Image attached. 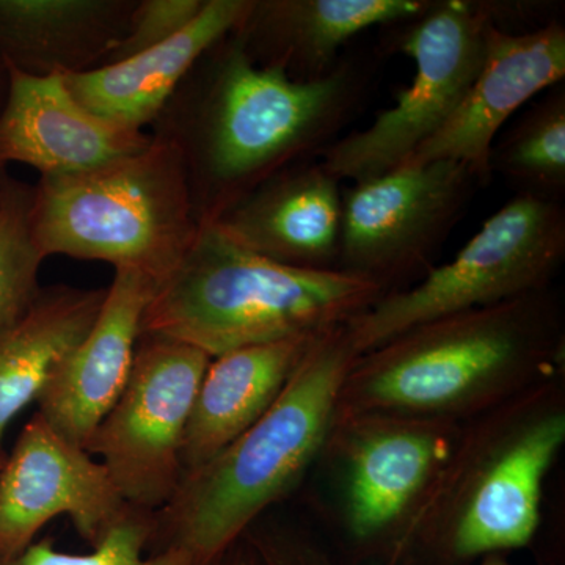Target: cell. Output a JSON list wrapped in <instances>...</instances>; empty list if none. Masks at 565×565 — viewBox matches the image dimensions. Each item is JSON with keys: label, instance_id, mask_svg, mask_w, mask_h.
Returning a JSON list of instances; mask_svg holds the SVG:
<instances>
[{"label": "cell", "instance_id": "6da1fadb", "mask_svg": "<svg viewBox=\"0 0 565 565\" xmlns=\"http://www.w3.org/2000/svg\"><path fill=\"white\" fill-rule=\"evenodd\" d=\"M359 65L294 81L252 61L234 33L204 52L148 132L180 156L200 226L221 221L275 174L315 161L359 110Z\"/></svg>", "mask_w": 565, "mask_h": 565}, {"label": "cell", "instance_id": "7a4b0ae2", "mask_svg": "<svg viewBox=\"0 0 565 565\" xmlns=\"http://www.w3.org/2000/svg\"><path fill=\"white\" fill-rule=\"evenodd\" d=\"M564 318L552 289L419 323L363 353L337 419L366 414L459 423L557 377Z\"/></svg>", "mask_w": 565, "mask_h": 565}, {"label": "cell", "instance_id": "3957f363", "mask_svg": "<svg viewBox=\"0 0 565 565\" xmlns=\"http://www.w3.org/2000/svg\"><path fill=\"white\" fill-rule=\"evenodd\" d=\"M359 359L345 323L316 338L278 399L214 459L181 478L154 514L156 550L180 546L218 565L329 446L338 397Z\"/></svg>", "mask_w": 565, "mask_h": 565}, {"label": "cell", "instance_id": "277c9868", "mask_svg": "<svg viewBox=\"0 0 565 565\" xmlns=\"http://www.w3.org/2000/svg\"><path fill=\"white\" fill-rule=\"evenodd\" d=\"M564 444L559 375L476 416L412 520L396 565H475L533 544Z\"/></svg>", "mask_w": 565, "mask_h": 565}, {"label": "cell", "instance_id": "5b68a950", "mask_svg": "<svg viewBox=\"0 0 565 565\" xmlns=\"http://www.w3.org/2000/svg\"><path fill=\"white\" fill-rule=\"evenodd\" d=\"M382 296L377 282L360 275L264 258L211 223L200 226L191 250L152 296L141 333L181 341L215 359L327 332Z\"/></svg>", "mask_w": 565, "mask_h": 565}, {"label": "cell", "instance_id": "8992f818", "mask_svg": "<svg viewBox=\"0 0 565 565\" xmlns=\"http://www.w3.org/2000/svg\"><path fill=\"white\" fill-rule=\"evenodd\" d=\"M32 225L44 258L107 263L159 286L200 232L180 156L154 137L145 150L102 169L40 177Z\"/></svg>", "mask_w": 565, "mask_h": 565}, {"label": "cell", "instance_id": "52a82bcc", "mask_svg": "<svg viewBox=\"0 0 565 565\" xmlns=\"http://www.w3.org/2000/svg\"><path fill=\"white\" fill-rule=\"evenodd\" d=\"M565 259L563 203L515 195L418 285L385 294L345 323L360 355L419 323L544 291Z\"/></svg>", "mask_w": 565, "mask_h": 565}, {"label": "cell", "instance_id": "ba28073f", "mask_svg": "<svg viewBox=\"0 0 565 565\" xmlns=\"http://www.w3.org/2000/svg\"><path fill=\"white\" fill-rule=\"evenodd\" d=\"M493 22L492 2L440 0L397 24L388 46L414 61V81L370 128L329 145L319 156L323 169L353 184L407 162L459 109L484 61L487 29Z\"/></svg>", "mask_w": 565, "mask_h": 565}, {"label": "cell", "instance_id": "9c48e42d", "mask_svg": "<svg viewBox=\"0 0 565 565\" xmlns=\"http://www.w3.org/2000/svg\"><path fill=\"white\" fill-rule=\"evenodd\" d=\"M459 434L457 423L415 416L366 414L334 422L329 444L341 459L348 564H396Z\"/></svg>", "mask_w": 565, "mask_h": 565}, {"label": "cell", "instance_id": "30bf717a", "mask_svg": "<svg viewBox=\"0 0 565 565\" xmlns=\"http://www.w3.org/2000/svg\"><path fill=\"white\" fill-rule=\"evenodd\" d=\"M211 360L193 345L141 333L125 392L85 446L129 505L156 514L177 492L185 429Z\"/></svg>", "mask_w": 565, "mask_h": 565}, {"label": "cell", "instance_id": "8fae6325", "mask_svg": "<svg viewBox=\"0 0 565 565\" xmlns=\"http://www.w3.org/2000/svg\"><path fill=\"white\" fill-rule=\"evenodd\" d=\"M481 185L462 162L403 166L343 189L338 270L377 282L385 294L429 269L430 259Z\"/></svg>", "mask_w": 565, "mask_h": 565}, {"label": "cell", "instance_id": "7c38bea8", "mask_svg": "<svg viewBox=\"0 0 565 565\" xmlns=\"http://www.w3.org/2000/svg\"><path fill=\"white\" fill-rule=\"evenodd\" d=\"M128 508L107 468L35 414L0 468V563L24 552L58 515L96 545Z\"/></svg>", "mask_w": 565, "mask_h": 565}, {"label": "cell", "instance_id": "4fadbf2b", "mask_svg": "<svg viewBox=\"0 0 565 565\" xmlns=\"http://www.w3.org/2000/svg\"><path fill=\"white\" fill-rule=\"evenodd\" d=\"M564 77L565 28L559 21L527 32H509L493 22L487 29L484 61L459 109L403 166L462 162L486 184L492 178L490 150L505 122Z\"/></svg>", "mask_w": 565, "mask_h": 565}, {"label": "cell", "instance_id": "5bb4252c", "mask_svg": "<svg viewBox=\"0 0 565 565\" xmlns=\"http://www.w3.org/2000/svg\"><path fill=\"white\" fill-rule=\"evenodd\" d=\"M158 288L145 275L115 270L92 329L58 363L36 399V414L71 444L85 449L125 392L145 310Z\"/></svg>", "mask_w": 565, "mask_h": 565}, {"label": "cell", "instance_id": "9a60e30c", "mask_svg": "<svg viewBox=\"0 0 565 565\" xmlns=\"http://www.w3.org/2000/svg\"><path fill=\"white\" fill-rule=\"evenodd\" d=\"M9 68L0 111V166L32 167L40 177H70L102 169L151 143L148 131L126 128L85 109L63 76H29Z\"/></svg>", "mask_w": 565, "mask_h": 565}, {"label": "cell", "instance_id": "2e32d148", "mask_svg": "<svg viewBox=\"0 0 565 565\" xmlns=\"http://www.w3.org/2000/svg\"><path fill=\"white\" fill-rule=\"evenodd\" d=\"M215 225L275 263L334 270L340 259L343 189L315 159L263 182Z\"/></svg>", "mask_w": 565, "mask_h": 565}, {"label": "cell", "instance_id": "e0dca14e", "mask_svg": "<svg viewBox=\"0 0 565 565\" xmlns=\"http://www.w3.org/2000/svg\"><path fill=\"white\" fill-rule=\"evenodd\" d=\"M427 6V0H252L233 33L259 66L308 82L332 73L353 36L414 20Z\"/></svg>", "mask_w": 565, "mask_h": 565}, {"label": "cell", "instance_id": "ac0fdd59", "mask_svg": "<svg viewBox=\"0 0 565 565\" xmlns=\"http://www.w3.org/2000/svg\"><path fill=\"white\" fill-rule=\"evenodd\" d=\"M252 0H206L180 35L131 58L63 76L85 109L137 131H148L200 57L236 31Z\"/></svg>", "mask_w": 565, "mask_h": 565}, {"label": "cell", "instance_id": "d6986e66", "mask_svg": "<svg viewBox=\"0 0 565 565\" xmlns=\"http://www.w3.org/2000/svg\"><path fill=\"white\" fill-rule=\"evenodd\" d=\"M319 334L250 345L211 360L185 429L182 476L210 462L269 411Z\"/></svg>", "mask_w": 565, "mask_h": 565}, {"label": "cell", "instance_id": "ffe728a7", "mask_svg": "<svg viewBox=\"0 0 565 565\" xmlns=\"http://www.w3.org/2000/svg\"><path fill=\"white\" fill-rule=\"evenodd\" d=\"M137 0H0V61L29 76L98 68Z\"/></svg>", "mask_w": 565, "mask_h": 565}, {"label": "cell", "instance_id": "44dd1931", "mask_svg": "<svg viewBox=\"0 0 565 565\" xmlns=\"http://www.w3.org/2000/svg\"><path fill=\"white\" fill-rule=\"evenodd\" d=\"M106 292L43 288L28 311L0 332V452L10 424L36 403L55 367L92 329Z\"/></svg>", "mask_w": 565, "mask_h": 565}, {"label": "cell", "instance_id": "7402d4cb", "mask_svg": "<svg viewBox=\"0 0 565 565\" xmlns=\"http://www.w3.org/2000/svg\"><path fill=\"white\" fill-rule=\"evenodd\" d=\"M490 174L516 195L563 203L565 196V88L557 84L508 132L493 141Z\"/></svg>", "mask_w": 565, "mask_h": 565}, {"label": "cell", "instance_id": "603a6c76", "mask_svg": "<svg viewBox=\"0 0 565 565\" xmlns=\"http://www.w3.org/2000/svg\"><path fill=\"white\" fill-rule=\"evenodd\" d=\"M33 184L7 177L0 188V332L35 302L44 255L32 225Z\"/></svg>", "mask_w": 565, "mask_h": 565}, {"label": "cell", "instance_id": "cb8c5ba5", "mask_svg": "<svg viewBox=\"0 0 565 565\" xmlns=\"http://www.w3.org/2000/svg\"><path fill=\"white\" fill-rule=\"evenodd\" d=\"M154 537V512L129 505L90 553L74 555L55 548L52 539L33 542L20 555L0 565H199L180 546H163L151 555L145 550Z\"/></svg>", "mask_w": 565, "mask_h": 565}, {"label": "cell", "instance_id": "d4e9b609", "mask_svg": "<svg viewBox=\"0 0 565 565\" xmlns=\"http://www.w3.org/2000/svg\"><path fill=\"white\" fill-rule=\"evenodd\" d=\"M204 3L206 0H137L121 39L103 65L126 61L180 35L202 13Z\"/></svg>", "mask_w": 565, "mask_h": 565}, {"label": "cell", "instance_id": "484cf974", "mask_svg": "<svg viewBox=\"0 0 565 565\" xmlns=\"http://www.w3.org/2000/svg\"><path fill=\"white\" fill-rule=\"evenodd\" d=\"M243 539L263 565H379L348 564L337 559L316 539L291 526L255 523Z\"/></svg>", "mask_w": 565, "mask_h": 565}, {"label": "cell", "instance_id": "4316f807", "mask_svg": "<svg viewBox=\"0 0 565 565\" xmlns=\"http://www.w3.org/2000/svg\"><path fill=\"white\" fill-rule=\"evenodd\" d=\"M218 565H263L259 563L258 556L253 552L250 545L247 542L239 541L236 545L226 553V556L223 557L221 564Z\"/></svg>", "mask_w": 565, "mask_h": 565}, {"label": "cell", "instance_id": "83f0119b", "mask_svg": "<svg viewBox=\"0 0 565 565\" xmlns=\"http://www.w3.org/2000/svg\"><path fill=\"white\" fill-rule=\"evenodd\" d=\"M7 93H9V68H7L6 63L0 61V111L3 109V104H6ZM7 177H9L7 167L0 166V188H2Z\"/></svg>", "mask_w": 565, "mask_h": 565}, {"label": "cell", "instance_id": "f1b7e54d", "mask_svg": "<svg viewBox=\"0 0 565 565\" xmlns=\"http://www.w3.org/2000/svg\"><path fill=\"white\" fill-rule=\"evenodd\" d=\"M475 565H515L512 563H509L508 559L503 555H493V556H487L484 559L479 561V563H476Z\"/></svg>", "mask_w": 565, "mask_h": 565}, {"label": "cell", "instance_id": "f546056e", "mask_svg": "<svg viewBox=\"0 0 565 565\" xmlns=\"http://www.w3.org/2000/svg\"><path fill=\"white\" fill-rule=\"evenodd\" d=\"M3 460H6V455H3V452H0V468H2Z\"/></svg>", "mask_w": 565, "mask_h": 565}]
</instances>
